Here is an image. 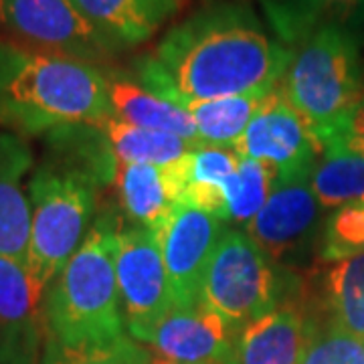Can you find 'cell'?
<instances>
[{
    "label": "cell",
    "instance_id": "1",
    "mask_svg": "<svg viewBox=\"0 0 364 364\" xmlns=\"http://www.w3.org/2000/svg\"><path fill=\"white\" fill-rule=\"evenodd\" d=\"M294 51L272 39L243 4H213L172 26L134 71L140 85L188 107L249 93H272Z\"/></svg>",
    "mask_w": 364,
    "mask_h": 364
},
{
    "label": "cell",
    "instance_id": "2",
    "mask_svg": "<svg viewBox=\"0 0 364 364\" xmlns=\"http://www.w3.org/2000/svg\"><path fill=\"white\" fill-rule=\"evenodd\" d=\"M73 154L45 162L28 182L31 239L26 272L41 299L87 239L97 193L114 181L117 160L105 134L90 126Z\"/></svg>",
    "mask_w": 364,
    "mask_h": 364
},
{
    "label": "cell",
    "instance_id": "3",
    "mask_svg": "<svg viewBox=\"0 0 364 364\" xmlns=\"http://www.w3.org/2000/svg\"><path fill=\"white\" fill-rule=\"evenodd\" d=\"M116 223H93L87 239L43 298L41 364H77L124 334L116 273Z\"/></svg>",
    "mask_w": 364,
    "mask_h": 364
},
{
    "label": "cell",
    "instance_id": "4",
    "mask_svg": "<svg viewBox=\"0 0 364 364\" xmlns=\"http://www.w3.org/2000/svg\"><path fill=\"white\" fill-rule=\"evenodd\" d=\"M107 75L75 59L0 41V124L39 134L112 117Z\"/></svg>",
    "mask_w": 364,
    "mask_h": 364
},
{
    "label": "cell",
    "instance_id": "5",
    "mask_svg": "<svg viewBox=\"0 0 364 364\" xmlns=\"http://www.w3.org/2000/svg\"><path fill=\"white\" fill-rule=\"evenodd\" d=\"M277 90L314 134L332 128L364 97L358 41L336 23L318 26L296 47Z\"/></svg>",
    "mask_w": 364,
    "mask_h": 364
},
{
    "label": "cell",
    "instance_id": "6",
    "mask_svg": "<svg viewBox=\"0 0 364 364\" xmlns=\"http://www.w3.org/2000/svg\"><path fill=\"white\" fill-rule=\"evenodd\" d=\"M289 277H279L275 261L245 231H223L210 257L203 301L237 328H245L299 294H289Z\"/></svg>",
    "mask_w": 364,
    "mask_h": 364
},
{
    "label": "cell",
    "instance_id": "7",
    "mask_svg": "<svg viewBox=\"0 0 364 364\" xmlns=\"http://www.w3.org/2000/svg\"><path fill=\"white\" fill-rule=\"evenodd\" d=\"M0 28L35 51L95 67L119 51L71 0H0Z\"/></svg>",
    "mask_w": 364,
    "mask_h": 364
},
{
    "label": "cell",
    "instance_id": "8",
    "mask_svg": "<svg viewBox=\"0 0 364 364\" xmlns=\"http://www.w3.org/2000/svg\"><path fill=\"white\" fill-rule=\"evenodd\" d=\"M116 273L126 328L142 342L174 306L154 231L136 225L117 231Z\"/></svg>",
    "mask_w": 364,
    "mask_h": 364
},
{
    "label": "cell",
    "instance_id": "9",
    "mask_svg": "<svg viewBox=\"0 0 364 364\" xmlns=\"http://www.w3.org/2000/svg\"><path fill=\"white\" fill-rule=\"evenodd\" d=\"M154 233L166 265L174 306L200 301L205 273L223 235L221 221L193 205L178 203Z\"/></svg>",
    "mask_w": 364,
    "mask_h": 364
},
{
    "label": "cell",
    "instance_id": "10",
    "mask_svg": "<svg viewBox=\"0 0 364 364\" xmlns=\"http://www.w3.org/2000/svg\"><path fill=\"white\" fill-rule=\"evenodd\" d=\"M320 210L312 170L279 174L265 207L245 225V233L273 261L296 257L312 241Z\"/></svg>",
    "mask_w": 364,
    "mask_h": 364
},
{
    "label": "cell",
    "instance_id": "11",
    "mask_svg": "<svg viewBox=\"0 0 364 364\" xmlns=\"http://www.w3.org/2000/svg\"><path fill=\"white\" fill-rule=\"evenodd\" d=\"M239 334L241 328L200 299L193 306H172L142 342L170 363L235 364Z\"/></svg>",
    "mask_w": 364,
    "mask_h": 364
},
{
    "label": "cell",
    "instance_id": "12",
    "mask_svg": "<svg viewBox=\"0 0 364 364\" xmlns=\"http://www.w3.org/2000/svg\"><path fill=\"white\" fill-rule=\"evenodd\" d=\"M231 148L241 158L269 164L279 174L312 170L320 154L312 126L287 104L279 90L267 95L245 134Z\"/></svg>",
    "mask_w": 364,
    "mask_h": 364
},
{
    "label": "cell",
    "instance_id": "13",
    "mask_svg": "<svg viewBox=\"0 0 364 364\" xmlns=\"http://www.w3.org/2000/svg\"><path fill=\"white\" fill-rule=\"evenodd\" d=\"M43 350V299L26 265L0 255V364H37Z\"/></svg>",
    "mask_w": 364,
    "mask_h": 364
},
{
    "label": "cell",
    "instance_id": "14",
    "mask_svg": "<svg viewBox=\"0 0 364 364\" xmlns=\"http://www.w3.org/2000/svg\"><path fill=\"white\" fill-rule=\"evenodd\" d=\"M318 322L299 298L287 301L241 328L235 364H301Z\"/></svg>",
    "mask_w": 364,
    "mask_h": 364
},
{
    "label": "cell",
    "instance_id": "15",
    "mask_svg": "<svg viewBox=\"0 0 364 364\" xmlns=\"http://www.w3.org/2000/svg\"><path fill=\"white\" fill-rule=\"evenodd\" d=\"M33 154L18 136L0 132V255L28 261L31 203L25 193L26 172Z\"/></svg>",
    "mask_w": 364,
    "mask_h": 364
},
{
    "label": "cell",
    "instance_id": "16",
    "mask_svg": "<svg viewBox=\"0 0 364 364\" xmlns=\"http://www.w3.org/2000/svg\"><path fill=\"white\" fill-rule=\"evenodd\" d=\"M79 13L117 49L154 37L188 0H71Z\"/></svg>",
    "mask_w": 364,
    "mask_h": 364
},
{
    "label": "cell",
    "instance_id": "17",
    "mask_svg": "<svg viewBox=\"0 0 364 364\" xmlns=\"http://www.w3.org/2000/svg\"><path fill=\"white\" fill-rule=\"evenodd\" d=\"M105 75H107V93H109V105L114 117L138 128L178 136L193 148L203 146L186 107L160 97L142 87L140 83L132 81L130 77L117 73H105Z\"/></svg>",
    "mask_w": 364,
    "mask_h": 364
},
{
    "label": "cell",
    "instance_id": "18",
    "mask_svg": "<svg viewBox=\"0 0 364 364\" xmlns=\"http://www.w3.org/2000/svg\"><path fill=\"white\" fill-rule=\"evenodd\" d=\"M114 182L122 208L136 227L158 231L181 203L166 166L117 162Z\"/></svg>",
    "mask_w": 364,
    "mask_h": 364
},
{
    "label": "cell",
    "instance_id": "19",
    "mask_svg": "<svg viewBox=\"0 0 364 364\" xmlns=\"http://www.w3.org/2000/svg\"><path fill=\"white\" fill-rule=\"evenodd\" d=\"M322 286L326 322L364 342V253L330 261Z\"/></svg>",
    "mask_w": 364,
    "mask_h": 364
},
{
    "label": "cell",
    "instance_id": "20",
    "mask_svg": "<svg viewBox=\"0 0 364 364\" xmlns=\"http://www.w3.org/2000/svg\"><path fill=\"white\" fill-rule=\"evenodd\" d=\"M312 188L322 208H340L364 198V158L338 142H322L312 168Z\"/></svg>",
    "mask_w": 364,
    "mask_h": 364
},
{
    "label": "cell",
    "instance_id": "21",
    "mask_svg": "<svg viewBox=\"0 0 364 364\" xmlns=\"http://www.w3.org/2000/svg\"><path fill=\"white\" fill-rule=\"evenodd\" d=\"M97 126L104 130L117 162H124V164L168 166L193 150V146L184 142L178 136L138 128L114 116L104 119Z\"/></svg>",
    "mask_w": 364,
    "mask_h": 364
},
{
    "label": "cell",
    "instance_id": "22",
    "mask_svg": "<svg viewBox=\"0 0 364 364\" xmlns=\"http://www.w3.org/2000/svg\"><path fill=\"white\" fill-rule=\"evenodd\" d=\"M269 21L287 47H298L318 26L342 25L350 14L360 13L364 0H265Z\"/></svg>",
    "mask_w": 364,
    "mask_h": 364
},
{
    "label": "cell",
    "instance_id": "23",
    "mask_svg": "<svg viewBox=\"0 0 364 364\" xmlns=\"http://www.w3.org/2000/svg\"><path fill=\"white\" fill-rule=\"evenodd\" d=\"M269 93H249L210 102H196L186 109L193 117L196 134L203 144L233 146L257 116Z\"/></svg>",
    "mask_w": 364,
    "mask_h": 364
},
{
    "label": "cell",
    "instance_id": "24",
    "mask_svg": "<svg viewBox=\"0 0 364 364\" xmlns=\"http://www.w3.org/2000/svg\"><path fill=\"white\" fill-rule=\"evenodd\" d=\"M277 178L279 172L269 164L251 158H241L239 168L225 188L227 207L223 221L247 225L265 207Z\"/></svg>",
    "mask_w": 364,
    "mask_h": 364
},
{
    "label": "cell",
    "instance_id": "25",
    "mask_svg": "<svg viewBox=\"0 0 364 364\" xmlns=\"http://www.w3.org/2000/svg\"><path fill=\"white\" fill-rule=\"evenodd\" d=\"M320 253L328 263L364 253V198L340 207L328 217Z\"/></svg>",
    "mask_w": 364,
    "mask_h": 364
},
{
    "label": "cell",
    "instance_id": "26",
    "mask_svg": "<svg viewBox=\"0 0 364 364\" xmlns=\"http://www.w3.org/2000/svg\"><path fill=\"white\" fill-rule=\"evenodd\" d=\"M301 364H364V342L320 320Z\"/></svg>",
    "mask_w": 364,
    "mask_h": 364
},
{
    "label": "cell",
    "instance_id": "27",
    "mask_svg": "<svg viewBox=\"0 0 364 364\" xmlns=\"http://www.w3.org/2000/svg\"><path fill=\"white\" fill-rule=\"evenodd\" d=\"M318 144L338 142L350 152L364 158V97L352 112L334 124L332 128L316 134Z\"/></svg>",
    "mask_w": 364,
    "mask_h": 364
},
{
    "label": "cell",
    "instance_id": "28",
    "mask_svg": "<svg viewBox=\"0 0 364 364\" xmlns=\"http://www.w3.org/2000/svg\"><path fill=\"white\" fill-rule=\"evenodd\" d=\"M152 354L132 336H122L104 350L95 352L77 364H152Z\"/></svg>",
    "mask_w": 364,
    "mask_h": 364
},
{
    "label": "cell",
    "instance_id": "29",
    "mask_svg": "<svg viewBox=\"0 0 364 364\" xmlns=\"http://www.w3.org/2000/svg\"><path fill=\"white\" fill-rule=\"evenodd\" d=\"M152 364H182V363H170V360H164V358H154Z\"/></svg>",
    "mask_w": 364,
    "mask_h": 364
}]
</instances>
